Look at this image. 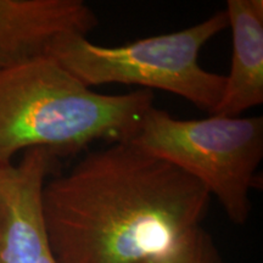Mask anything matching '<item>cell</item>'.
<instances>
[{
  "label": "cell",
  "mask_w": 263,
  "mask_h": 263,
  "mask_svg": "<svg viewBox=\"0 0 263 263\" xmlns=\"http://www.w3.org/2000/svg\"><path fill=\"white\" fill-rule=\"evenodd\" d=\"M210 202L201 183L132 141L89 151L42 194L58 263H145L201 226Z\"/></svg>",
  "instance_id": "cell-1"
},
{
  "label": "cell",
  "mask_w": 263,
  "mask_h": 263,
  "mask_svg": "<svg viewBox=\"0 0 263 263\" xmlns=\"http://www.w3.org/2000/svg\"><path fill=\"white\" fill-rule=\"evenodd\" d=\"M154 99L147 89L97 93L52 55L5 68L0 71V164L32 149L61 159L97 140L129 141Z\"/></svg>",
  "instance_id": "cell-2"
},
{
  "label": "cell",
  "mask_w": 263,
  "mask_h": 263,
  "mask_svg": "<svg viewBox=\"0 0 263 263\" xmlns=\"http://www.w3.org/2000/svg\"><path fill=\"white\" fill-rule=\"evenodd\" d=\"M228 28L224 11L182 31L104 47L88 37L66 39L52 52L87 87L140 85L180 97L212 114L224 89L226 77L205 70L199 58L206 43Z\"/></svg>",
  "instance_id": "cell-3"
},
{
  "label": "cell",
  "mask_w": 263,
  "mask_h": 263,
  "mask_svg": "<svg viewBox=\"0 0 263 263\" xmlns=\"http://www.w3.org/2000/svg\"><path fill=\"white\" fill-rule=\"evenodd\" d=\"M129 141L201 183L233 223L248 222L263 159L261 116L179 120L153 106Z\"/></svg>",
  "instance_id": "cell-4"
},
{
  "label": "cell",
  "mask_w": 263,
  "mask_h": 263,
  "mask_svg": "<svg viewBox=\"0 0 263 263\" xmlns=\"http://www.w3.org/2000/svg\"><path fill=\"white\" fill-rule=\"evenodd\" d=\"M60 157L45 149L0 164V263H58L43 217L45 183L59 173Z\"/></svg>",
  "instance_id": "cell-5"
},
{
  "label": "cell",
  "mask_w": 263,
  "mask_h": 263,
  "mask_svg": "<svg viewBox=\"0 0 263 263\" xmlns=\"http://www.w3.org/2000/svg\"><path fill=\"white\" fill-rule=\"evenodd\" d=\"M97 26L82 0H0V71L52 55L66 39L88 37Z\"/></svg>",
  "instance_id": "cell-6"
},
{
  "label": "cell",
  "mask_w": 263,
  "mask_h": 263,
  "mask_svg": "<svg viewBox=\"0 0 263 263\" xmlns=\"http://www.w3.org/2000/svg\"><path fill=\"white\" fill-rule=\"evenodd\" d=\"M233 54L221 100L211 115L239 117L263 104V2L228 0Z\"/></svg>",
  "instance_id": "cell-7"
},
{
  "label": "cell",
  "mask_w": 263,
  "mask_h": 263,
  "mask_svg": "<svg viewBox=\"0 0 263 263\" xmlns=\"http://www.w3.org/2000/svg\"><path fill=\"white\" fill-rule=\"evenodd\" d=\"M145 263H224V261L211 234L200 226L168 251Z\"/></svg>",
  "instance_id": "cell-8"
}]
</instances>
